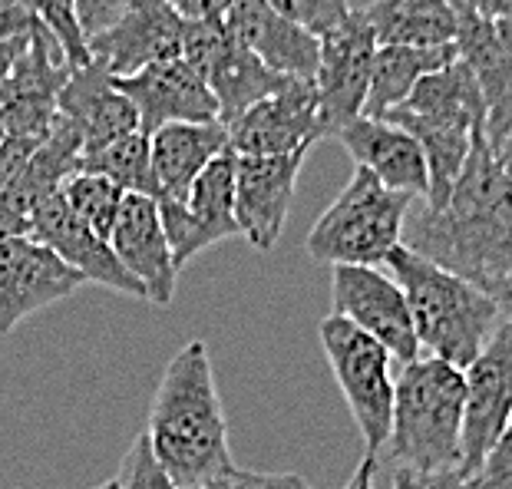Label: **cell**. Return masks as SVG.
I'll return each instance as SVG.
<instances>
[{"instance_id":"obj_4","label":"cell","mask_w":512,"mask_h":489,"mask_svg":"<svg viewBox=\"0 0 512 489\" xmlns=\"http://www.w3.org/2000/svg\"><path fill=\"white\" fill-rule=\"evenodd\" d=\"M466 377L440 357H417L397 377L387 460L394 470L446 473L463 463Z\"/></svg>"},{"instance_id":"obj_42","label":"cell","mask_w":512,"mask_h":489,"mask_svg":"<svg viewBox=\"0 0 512 489\" xmlns=\"http://www.w3.org/2000/svg\"><path fill=\"white\" fill-rule=\"evenodd\" d=\"M453 4L470 7V10H476V14H483L489 20H499V17L512 10V0H453Z\"/></svg>"},{"instance_id":"obj_32","label":"cell","mask_w":512,"mask_h":489,"mask_svg":"<svg viewBox=\"0 0 512 489\" xmlns=\"http://www.w3.org/2000/svg\"><path fill=\"white\" fill-rule=\"evenodd\" d=\"M281 17H288L291 24L304 27L314 37L331 34L351 17V4L347 0H268Z\"/></svg>"},{"instance_id":"obj_33","label":"cell","mask_w":512,"mask_h":489,"mask_svg":"<svg viewBox=\"0 0 512 489\" xmlns=\"http://www.w3.org/2000/svg\"><path fill=\"white\" fill-rule=\"evenodd\" d=\"M116 480H119V489H179L169 480V473L159 466L146 433L143 437H136L133 447L126 450L123 470H119Z\"/></svg>"},{"instance_id":"obj_12","label":"cell","mask_w":512,"mask_h":489,"mask_svg":"<svg viewBox=\"0 0 512 489\" xmlns=\"http://www.w3.org/2000/svg\"><path fill=\"white\" fill-rule=\"evenodd\" d=\"M162 228L179 271L205 248L242 238L235 215V152L228 149L202 172L185 202H159Z\"/></svg>"},{"instance_id":"obj_48","label":"cell","mask_w":512,"mask_h":489,"mask_svg":"<svg viewBox=\"0 0 512 489\" xmlns=\"http://www.w3.org/2000/svg\"><path fill=\"white\" fill-rule=\"evenodd\" d=\"M4 139H7V133H4V126H0V146H4Z\"/></svg>"},{"instance_id":"obj_34","label":"cell","mask_w":512,"mask_h":489,"mask_svg":"<svg viewBox=\"0 0 512 489\" xmlns=\"http://www.w3.org/2000/svg\"><path fill=\"white\" fill-rule=\"evenodd\" d=\"M470 483L476 489H512V420L499 433V440L486 453L483 466H479Z\"/></svg>"},{"instance_id":"obj_44","label":"cell","mask_w":512,"mask_h":489,"mask_svg":"<svg viewBox=\"0 0 512 489\" xmlns=\"http://www.w3.org/2000/svg\"><path fill=\"white\" fill-rule=\"evenodd\" d=\"M489 295L496 298L499 311H503V318H506V321H512V275L499 281V285H496L493 291H489Z\"/></svg>"},{"instance_id":"obj_39","label":"cell","mask_w":512,"mask_h":489,"mask_svg":"<svg viewBox=\"0 0 512 489\" xmlns=\"http://www.w3.org/2000/svg\"><path fill=\"white\" fill-rule=\"evenodd\" d=\"M182 20H225L235 0H166Z\"/></svg>"},{"instance_id":"obj_9","label":"cell","mask_w":512,"mask_h":489,"mask_svg":"<svg viewBox=\"0 0 512 489\" xmlns=\"http://www.w3.org/2000/svg\"><path fill=\"white\" fill-rule=\"evenodd\" d=\"M73 67L57 37L40 27L27 40L14 70L0 83V126L7 139L47 143L60 123V93L70 83Z\"/></svg>"},{"instance_id":"obj_31","label":"cell","mask_w":512,"mask_h":489,"mask_svg":"<svg viewBox=\"0 0 512 489\" xmlns=\"http://www.w3.org/2000/svg\"><path fill=\"white\" fill-rule=\"evenodd\" d=\"M34 10H37L40 24L57 37L63 53H67L70 67L73 70L90 67L93 57H90V43H86L80 30V20H76V0H34Z\"/></svg>"},{"instance_id":"obj_36","label":"cell","mask_w":512,"mask_h":489,"mask_svg":"<svg viewBox=\"0 0 512 489\" xmlns=\"http://www.w3.org/2000/svg\"><path fill=\"white\" fill-rule=\"evenodd\" d=\"M202 489H314L298 473H252V470H232L222 480H215Z\"/></svg>"},{"instance_id":"obj_24","label":"cell","mask_w":512,"mask_h":489,"mask_svg":"<svg viewBox=\"0 0 512 489\" xmlns=\"http://www.w3.org/2000/svg\"><path fill=\"white\" fill-rule=\"evenodd\" d=\"M60 116L80 133L83 152L110 146L113 139L139 133L136 106L116 90V80L100 63L73 70L70 83L60 93Z\"/></svg>"},{"instance_id":"obj_17","label":"cell","mask_w":512,"mask_h":489,"mask_svg":"<svg viewBox=\"0 0 512 489\" xmlns=\"http://www.w3.org/2000/svg\"><path fill=\"white\" fill-rule=\"evenodd\" d=\"M116 90L136 106L139 126L146 136L159 133L162 126L215 123L219 119V100L209 90V80L185 57L156 63L136 76H123V80H116Z\"/></svg>"},{"instance_id":"obj_11","label":"cell","mask_w":512,"mask_h":489,"mask_svg":"<svg viewBox=\"0 0 512 489\" xmlns=\"http://www.w3.org/2000/svg\"><path fill=\"white\" fill-rule=\"evenodd\" d=\"M331 301L337 318H347L394 354L397 364L420 357L417 328L403 288L387 271L364 265H337L331 271Z\"/></svg>"},{"instance_id":"obj_43","label":"cell","mask_w":512,"mask_h":489,"mask_svg":"<svg viewBox=\"0 0 512 489\" xmlns=\"http://www.w3.org/2000/svg\"><path fill=\"white\" fill-rule=\"evenodd\" d=\"M377 456H367L364 453V460H361V466L354 470V476L347 480V486L344 489H374V473H377Z\"/></svg>"},{"instance_id":"obj_23","label":"cell","mask_w":512,"mask_h":489,"mask_svg":"<svg viewBox=\"0 0 512 489\" xmlns=\"http://www.w3.org/2000/svg\"><path fill=\"white\" fill-rule=\"evenodd\" d=\"M341 146L351 152V159L370 176H377L387 189L413 195V199L427 202L430 195V169L423 159L420 143L400 126L387 123V119H354L344 129Z\"/></svg>"},{"instance_id":"obj_22","label":"cell","mask_w":512,"mask_h":489,"mask_svg":"<svg viewBox=\"0 0 512 489\" xmlns=\"http://www.w3.org/2000/svg\"><path fill=\"white\" fill-rule=\"evenodd\" d=\"M225 24L265 67L288 80L314 83L321 63V40L281 17L268 0H235Z\"/></svg>"},{"instance_id":"obj_1","label":"cell","mask_w":512,"mask_h":489,"mask_svg":"<svg viewBox=\"0 0 512 489\" xmlns=\"http://www.w3.org/2000/svg\"><path fill=\"white\" fill-rule=\"evenodd\" d=\"M403 245L483 291L512 275V179L486 133L476 136L446 205H423L403 228Z\"/></svg>"},{"instance_id":"obj_14","label":"cell","mask_w":512,"mask_h":489,"mask_svg":"<svg viewBox=\"0 0 512 489\" xmlns=\"http://www.w3.org/2000/svg\"><path fill=\"white\" fill-rule=\"evenodd\" d=\"M80 285L86 281L37 238L0 242V334H10L30 314L70 298Z\"/></svg>"},{"instance_id":"obj_29","label":"cell","mask_w":512,"mask_h":489,"mask_svg":"<svg viewBox=\"0 0 512 489\" xmlns=\"http://www.w3.org/2000/svg\"><path fill=\"white\" fill-rule=\"evenodd\" d=\"M80 172H93V176L110 179L126 195L133 192V195H152V199H159L156 172H152V139L143 129L123 139H113L103 149L83 152Z\"/></svg>"},{"instance_id":"obj_7","label":"cell","mask_w":512,"mask_h":489,"mask_svg":"<svg viewBox=\"0 0 512 489\" xmlns=\"http://www.w3.org/2000/svg\"><path fill=\"white\" fill-rule=\"evenodd\" d=\"M318 334L331 374L347 400V410L364 437L367 456L380 460V450H387L390 427H394V354L337 314H328L318 324Z\"/></svg>"},{"instance_id":"obj_35","label":"cell","mask_w":512,"mask_h":489,"mask_svg":"<svg viewBox=\"0 0 512 489\" xmlns=\"http://www.w3.org/2000/svg\"><path fill=\"white\" fill-rule=\"evenodd\" d=\"M129 0H76V20H80V30L86 43L103 37L106 30L119 24V17L126 14Z\"/></svg>"},{"instance_id":"obj_25","label":"cell","mask_w":512,"mask_h":489,"mask_svg":"<svg viewBox=\"0 0 512 489\" xmlns=\"http://www.w3.org/2000/svg\"><path fill=\"white\" fill-rule=\"evenodd\" d=\"M152 172H156L159 199L185 202L199 176L228 149L225 123H176L152 133Z\"/></svg>"},{"instance_id":"obj_40","label":"cell","mask_w":512,"mask_h":489,"mask_svg":"<svg viewBox=\"0 0 512 489\" xmlns=\"http://www.w3.org/2000/svg\"><path fill=\"white\" fill-rule=\"evenodd\" d=\"M24 235H30V219L27 215H20L17 209H10V205L0 199V242L24 238Z\"/></svg>"},{"instance_id":"obj_8","label":"cell","mask_w":512,"mask_h":489,"mask_svg":"<svg viewBox=\"0 0 512 489\" xmlns=\"http://www.w3.org/2000/svg\"><path fill=\"white\" fill-rule=\"evenodd\" d=\"M182 57L209 80L219 100V123L232 126L261 100L288 90L294 80L265 67L252 50L228 30L225 20H185Z\"/></svg>"},{"instance_id":"obj_26","label":"cell","mask_w":512,"mask_h":489,"mask_svg":"<svg viewBox=\"0 0 512 489\" xmlns=\"http://www.w3.org/2000/svg\"><path fill=\"white\" fill-rule=\"evenodd\" d=\"M361 14L380 47H453L460 30L453 0H370Z\"/></svg>"},{"instance_id":"obj_19","label":"cell","mask_w":512,"mask_h":489,"mask_svg":"<svg viewBox=\"0 0 512 489\" xmlns=\"http://www.w3.org/2000/svg\"><path fill=\"white\" fill-rule=\"evenodd\" d=\"M318 139V93L314 83L304 80H294L288 90L261 100L228 126V146L235 156H291L308 152Z\"/></svg>"},{"instance_id":"obj_46","label":"cell","mask_w":512,"mask_h":489,"mask_svg":"<svg viewBox=\"0 0 512 489\" xmlns=\"http://www.w3.org/2000/svg\"><path fill=\"white\" fill-rule=\"evenodd\" d=\"M496 152V159H499V166H503L506 172H509V179H512V133H509V139L499 149H493Z\"/></svg>"},{"instance_id":"obj_2","label":"cell","mask_w":512,"mask_h":489,"mask_svg":"<svg viewBox=\"0 0 512 489\" xmlns=\"http://www.w3.org/2000/svg\"><path fill=\"white\" fill-rule=\"evenodd\" d=\"M146 437L159 466L179 489H202L235 470L205 341H189L166 364L152 397Z\"/></svg>"},{"instance_id":"obj_21","label":"cell","mask_w":512,"mask_h":489,"mask_svg":"<svg viewBox=\"0 0 512 489\" xmlns=\"http://www.w3.org/2000/svg\"><path fill=\"white\" fill-rule=\"evenodd\" d=\"M460 17L456 30V53L470 67L473 80L486 103V139L499 149L512 133V53L499 40L496 20H489L476 10L453 4Z\"/></svg>"},{"instance_id":"obj_10","label":"cell","mask_w":512,"mask_h":489,"mask_svg":"<svg viewBox=\"0 0 512 489\" xmlns=\"http://www.w3.org/2000/svg\"><path fill=\"white\" fill-rule=\"evenodd\" d=\"M377 47L380 43L361 10H351L341 27L321 37V63L314 76L321 139H337L364 116Z\"/></svg>"},{"instance_id":"obj_30","label":"cell","mask_w":512,"mask_h":489,"mask_svg":"<svg viewBox=\"0 0 512 489\" xmlns=\"http://www.w3.org/2000/svg\"><path fill=\"white\" fill-rule=\"evenodd\" d=\"M63 199L73 209V215L80 222H86L96 235L110 242L119 212H123L126 192L116 182L93 176V172H76V176L63 186Z\"/></svg>"},{"instance_id":"obj_15","label":"cell","mask_w":512,"mask_h":489,"mask_svg":"<svg viewBox=\"0 0 512 489\" xmlns=\"http://www.w3.org/2000/svg\"><path fill=\"white\" fill-rule=\"evenodd\" d=\"M185 43V20L166 0H129L119 24L106 30L103 37L90 40L93 63L123 80L136 76L156 63L179 60Z\"/></svg>"},{"instance_id":"obj_6","label":"cell","mask_w":512,"mask_h":489,"mask_svg":"<svg viewBox=\"0 0 512 489\" xmlns=\"http://www.w3.org/2000/svg\"><path fill=\"white\" fill-rule=\"evenodd\" d=\"M413 195L387 189L377 176L357 166L351 182L328 205V212L311 225L308 255L328 265L377 268L403 245V228L410 219Z\"/></svg>"},{"instance_id":"obj_45","label":"cell","mask_w":512,"mask_h":489,"mask_svg":"<svg viewBox=\"0 0 512 489\" xmlns=\"http://www.w3.org/2000/svg\"><path fill=\"white\" fill-rule=\"evenodd\" d=\"M496 30H499V40H503V43H506V50L512 53V10L496 20Z\"/></svg>"},{"instance_id":"obj_18","label":"cell","mask_w":512,"mask_h":489,"mask_svg":"<svg viewBox=\"0 0 512 489\" xmlns=\"http://www.w3.org/2000/svg\"><path fill=\"white\" fill-rule=\"evenodd\" d=\"M30 238L53 248L83 281H93V285L119 291V295L146 301V288L139 285V278L129 275L106 238H100L90 225L76 219L67 199H63V192L43 199L30 212Z\"/></svg>"},{"instance_id":"obj_27","label":"cell","mask_w":512,"mask_h":489,"mask_svg":"<svg viewBox=\"0 0 512 489\" xmlns=\"http://www.w3.org/2000/svg\"><path fill=\"white\" fill-rule=\"evenodd\" d=\"M456 57H460L456 43L453 47H377L364 116L384 119L387 113H394L397 106L410 100L420 80L450 67Z\"/></svg>"},{"instance_id":"obj_3","label":"cell","mask_w":512,"mask_h":489,"mask_svg":"<svg viewBox=\"0 0 512 489\" xmlns=\"http://www.w3.org/2000/svg\"><path fill=\"white\" fill-rule=\"evenodd\" d=\"M384 265L407 295L420 351H427V357H440L466 371L506 321L489 291L407 245H397Z\"/></svg>"},{"instance_id":"obj_16","label":"cell","mask_w":512,"mask_h":489,"mask_svg":"<svg viewBox=\"0 0 512 489\" xmlns=\"http://www.w3.org/2000/svg\"><path fill=\"white\" fill-rule=\"evenodd\" d=\"M308 152L291 156H235V215L242 238L258 252L275 248L285 232L294 189Z\"/></svg>"},{"instance_id":"obj_41","label":"cell","mask_w":512,"mask_h":489,"mask_svg":"<svg viewBox=\"0 0 512 489\" xmlns=\"http://www.w3.org/2000/svg\"><path fill=\"white\" fill-rule=\"evenodd\" d=\"M27 50V40H0V83L7 80L14 63L20 60V53Z\"/></svg>"},{"instance_id":"obj_47","label":"cell","mask_w":512,"mask_h":489,"mask_svg":"<svg viewBox=\"0 0 512 489\" xmlns=\"http://www.w3.org/2000/svg\"><path fill=\"white\" fill-rule=\"evenodd\" d=\"M93 489H119V480H110V483H100V486H93Z\"/></svg>"},{"instance_id":"obj_28","label":"cell","mask_w":512,"mask_h":489,"mask_svg":"<svg viewBox=\"0 0 512 489\" xmlns=\"http://www.w3.org/2000/svg\"><path fill=\"white\" fill-rule=\"evenodd\" d=\"M80 159H83V139L67 119L60 116V123L50 133V139L30 156L24 172H20L17 182L0 195V199H4L10 209H17L20 215L30 219V212H34L43 199L63 192V186L80 172Z\"/></svg>"},{"instance_id":"obj_5","label":"cell","mask_w":512,"mask_h":489,"mask_svg":"<svg viewBox=\"0 0 512 489\" xmlns=\"http://www.w3.org/2000/svg\"><path fill=\"white\" fill-rule=\"evenodd\" d=\"M384 119L420 143L430 169V195L423 205L443 209L470 159L476 136L486 133V103L470 67L456 57L450 67L420 80L410 100Z\"/></svg>"},{"instance_id":"obj_13","label":"cell","mask_w":512,"mask_h":489,"mask_svg":"<svg viewBox=\"0 0 512 489\" xmlns=\"http://www.w3.org/2000/svg\"><path fill=\"white\" fill-rule=\"evenodd\" d=\"M466 377V420H463V463L460 473L473 480L493 450L499 433L512 420V321L499 324Z\"/></svg>"},{"instance_id":"obj_38","label":"cell","mask_w":512,"mask_h":489,"mask_svg":"<svg viewBox=\"0 0 512 489\" xmlns=\"http://www.w3.org/2000/svg\"><path fill=\"white\" fill-rule=\"evenodd\" d=\"M394 489H476V486L460 470H446V473L394 470Z\"/></svg>"},{"instance_id":"obj_37","label":"cell","mask_w":512,"mask_h":489,"mask_svg":"<svg viewBox=\"0 0 512 489\" xmlns=\"http://www.w3.org/2000/svg\"><path fill=\"white\" fill-rule=\"evenodd\" d=\"M40 27L34 0H0V40H30Z\"/></svg>"},{"instance_id":"obj_20","label":"cell","mask_w":512,"mask_h":489,"mask_svg":"<svg viewBox=\"0 0 512 489\" xmlns=\"http://www.w3.org/2000/svg\"><path fill=\"white\" fill-rule=\"evenodd\" d=\"M110 245L129 275L139 278V285L146 288V301L172 304V298H176L179 265L172 258V245L166 238V228H162L159 202L152 195H133V192L126 195Z\"/></svg>"}]
</instances>
